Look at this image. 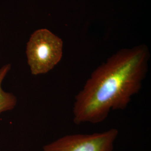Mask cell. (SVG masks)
I'll use <instances>...</instances> for the list:
<instances>
[{
    "instance_id": "3957f363",
    "label": "cell",
    "mask_w": 151,
    "mask_h": 151,
    "mask_svg": "<svg viewBox=\"0 0 151 151\" xmlns=\"http://www.w3.org/2000/svg\"><path fill=\"white\" fill-rule=\"evenodd\" d=\"M117 129L90 134L63 136L43 147L44 151H113L118 136Z\"/></svg>"
},
{
    "instance_id": "6da1fadb",
    "label": "cell",
    "mask_w": 151,
    "mask_h": 151,
    "mask_svg": "<svg viewBox=\"0 0 151 151\" xmlns=\"http://www.w3.org/2000/svg\"><path fill=\"white\" fill-rule=\"evenodd\" d=\"M145 45L120 49L92 72L75 97L73 122L97 124L111 111L124 110L140 91L148 71Z\"/></svg>"
},
{
    "instance_id": "7a4b0ae2",
    "label": "cell",
    "mask_w": 151,
    "mask_h": 151,
    "mask_svg": "<svg viewBox=\"0 0 151 151\" xmlns=\"http://www.w3.org/2000/svg\"><path fill=\"white\" fill-rule=\"evenodd\" d=\"M62 39L47 29H40L31 35L27 44V64L32 75L48 73L62 58Z\"/></svg>"
},
{
    "instance_id": "277c9868",
    "label": "cell",
    "mask_w": 151,
    "mask_h": 151,
    "mask_svg": "<svg viewBox=\"0 0 151 151\" xmlns=\"http://www.w3.org/2000/svg\"><path fill=\"white\" fill-rule=\"evenodd\" d=\"M11 68V64L8 63L0 68V114L12 110L17 103L16 96L11 92L5 91L2 86Z\"/></svg>"
}]
</instances>
